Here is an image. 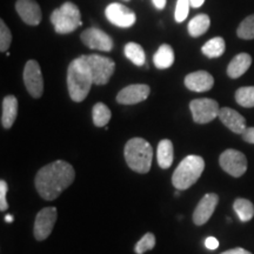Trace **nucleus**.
Segmentation results:
<instances>
[{
  "instance_id": "f257e3e1",
  "label": "nucleus",
  "mask_w": 254,
  "mask_h": 254,
  "mask_svg": "<svg viewBox=\"0 0 254 254\" xmlns=\"http://www.w3.org/2000/svg\"><path fill=\"white\" fill-rule=\"evenodd\" d=\"M75 172L72 165L64 160L53 161L38 171L36 189L44 200L52 201L74 182Z\"/></svg>"
},
{
  "instance_id": "f03ea898",
  "label": "nucleus",
  "mask_w": 254,
  "mask_h": 254,
  "mask_svg": "<svg viewBox=\"0 0 254 254\" xmlns=\"http://www.w3.org/2000/svg\"><path fill=\"white\" fill-rule=\"evenodd\" d=\"M93 84V77L85 56L72 60L67 68V88L71 99L75 103L86 99Z\"/></svg>"
},
{
  "instance_id": "7ed1b4c3",
  "label": "nucleus",
  "mask_w": 254,
  "mask_h": 254,
  "mask_svg": "<svg viewBox=\"0 0 254 254\" xmlns=\"http://www.w3.org/2000/svg\"><path fill=\"white\" fill-rule=\"evenodd\" d=\"M125 160L128 167L134 172L147 173L151 170L153 148L142 138H133L125 145Z\"/></svg>"
},
{
  "instance_id": "20e7f679",
  "label": "nucleus",
  "mask_w": 254,
  "mask_h": 254,
  "mask_svg": "<svg viewBox=\"0 0 254 254\" xmlns=\"http://www.w3.org/2000/svg\"><path fill=\"white\" fill-rule=\"evenodd\" d=\"M205 168L204 159L199 155H187L178 165L172 176V184L177 190H185L194 185Z\"/></svg>"
},
{
  "instance_id": "39448f33",
  "label": "nucleus",
  "mask_w": 254,
  "mask_h": 254,
  "mask_svg": "<svg viewBox=\"0 0 254 254\" xmlns=\"http://www.w3.org/2000/svg\"><path fill=\"white\" fill-rule=\"evenodd\" d=\"M51 23L59 34H67L81 26V13L77 5L66 1L51 14Z\"/></svg>"
},
{
  "instance_id": "423d86ee",
  "label": "nucleus",
  "mask_w": 254,
  "mask_h": 254,
  "mask_svg": "<svg viewBox=\"0 0 254 254\" xmlns=\"http://www.w3.org/2000/svg\"><path fill=\"white\" fill-rule=\"evenodd\" d=\"M85 58H86L88 66H90L94 84H107L110 81L111 77L113 75L114 69H116V64H114L113 60L99 55L85 56Z\"/></svg>"
},
{
  "instance_id": "0eeeda50",
  "label": "nucleus",
  "mask_w": 254,
  "mask_h": 254,
  "mask_svg": "<svg viewBox=\"0 0 254 254\" xmlns=\"http://www.w3.org/2000/svg\"><path fill=\"white\" fill-rule=\"evenodd\" d=\"M190 110L192 112L193 120L196 124H207L219 116L220 107L215 100L202 98V99H194L190 101Z\"/></svg>"
},
{
  "instance_id": "6e6552de",
  "label": "nucleus",
  "mask_w": 254,
  "mask_h": 254,
  "mask_svg": "<svg viewBox=\"0 0 254 254\" xmlns=\"http://www.w3.org/2000/svg\"><path fill=\"white\" fill-rule=\"evenodd\" d=\"M23 78L25 87L31 94V97L36 98V99L40 98L44 92V79L38 62L28 60L25 65Z\"/></svg>"
},
{
  "instance_id": "1a4fd4ad",
  "label": "nucleus",
  "mask_w": 254,
  "mask_h": 254,
  "mask_svg": "<svg viewBox=\"0 0 254 254\" xmlns=\"http://www.w3.org/2000/svg\"><path fill=\"white\" fill-rule=\"evenodd\" d=\"M219 164L225 172L234 178L244 176L247 170V159L245 154L237 150H226L219 158Z\"/></svg>"
},
{
  "instance_id": "9d476101",
  "label": "nucleus",
  "mask_w": 254,
  "mask_h": 254,
  "mask_svg": "<svg viewBox=\"0 0 254 254\" xmlns=\"http://www.w3.org/2000/svg\"><path fill=\"white\" fill-rule=\"evenodd\" d=\"M58 218L56 207H45L37 214L34 221V237L38 241L46 240L52 233L53 227Z\"/></svg>"
},
{
  "instance_id": "9b49d317",
  "label": "nucleus",
  "mask_w": 254,
  "mask_h": 254,
  "mask_svg": "<svg viewBox=\"0 0 254 254\" xmlns=\"http://www.w3.org/2000/svg\"><path fill=\"white\" fill-rule=\"evenodd\" d=\"M105 14L111 23L122 28L133 26L136 20V15L131 8L118 2H112L107 6L105 9Z\"/></svg>"
},
{
  "instance_id": "f8f14e48",
  "label": "nucleus",
  "mask_w": 254,
  "mask_h": 254,
  "mask_svg": "<svg viewBox=\"0 0 254 254\" xmlns=\"http://www.w3.org/2000/svg\"><path fill=\"white\" fill-rule=\"evenodd\" d=\"M81 41L92 50H99L103 52H110L113 49V40L109 34L100 28L91 27L81 33Z\"/></svg>"
},
{
  "instance_id": "ddd939ff",
  "label": "nucleus",
  "mask_w": 254,
  "mask_h": 254,
  "mask_svg": "<svg viewBox=\"0 0 254 254\" xmlns=\"http://www.w3.org/2000/svg\"><path fill=\"white\" fill-rule=\"evenodd\" d=\"M218 202L219 196L215 193H207L204 198L200 200L194 209V213H193L194 224L198 225V226L206 224L213 215Z\"/></svg>"
},
{
  "instance_id": "4468645a",
  "label": "nucleus",
  "mask_w": 254,
  "mask_h": 254,
  "mask_svg": "<svg viewBox=\"0 0 254 254\" xmlns=\"http://www.w3.org/2000/svg\"><path fill=\"white\" fill-rule=\"evenodd\" d=\"M150 86L145 84L129 85L117 95V101L122 105H134L146 100L150 95Z\"/></svg>"
},
{
  "instance_id": "2eb2a0df",
  "label": "nucleus",
  "mask_w": 254,
  "mask_h": 254,
  "mask_svg": "<svg viewBox=\"0 0 254 254\" xmlns=\"http://www.w3.org/2000/svg\"><path fill=\"white\" fill-rule=\"evenodd\" d=\"M15 9L21 20L31 26H37L41 21V8L36 0H17Z\"/></svg>"
},
{
  "instance_id": "dca6fc26",
  "label": "nucleus",
  "mask_w": 254,
  "mask_h": 254,
  "mask_svg": "<svg viewBox=\"0 0 254 254\" xmlns=\"http://www.w3.org/2000/svg\"><path fill=\"white\" fill-rule=\"evenodd\" d=\"M218 118L220 119V122L228 129L237 133V134H243L247 127L246 119L239 112H237L233 109H230V107H222V109H220Z\"/></svg>"
},
{
  "instance_id": "f3484780",
  "label": "nucleus",
  "mask_w": 254,
  "mask_h": 254,
  "mask_svg": "<svg viewBox=\"0 0 254 254\" xmlns=\"http://www.w3.org/2000/svg\"><path fill=\"white\" fill-rule=\"evenodd\" d=\"M214 78L206 71H196L186 75L185 86L194 92H207L213 87Z\"/></svg>"
},
{
  "instance_id": "a211bd4d",
  "label": "nucleus",
  "mask_w": 254,
  "mask_h": 254,
  "mask_svg": "<svg viewBox=\"0 0 254 254\" xmlns=\"http://www.w3.org/2000/svg\"><path fill=\"white\" fill-rule=\"evenodd\" d=\"M251 64H252V57L249 53H240L228 64L227 75L232 79L240 78L251 67Z\"/></svg>"
},
{
  "instance_id": "6ab92c4d",
  "label": "nucleus",
  "mask_w": 254,
  "mask_h": 254,
  "mask_svg": "<svg viewBox=\"0 0 254 254\" xmlns=\"http://www.w3.org/2000/svg\"><path fill=\"white\" fill-rule=\"evenodd\" d=\"M1 125L4 128H11L18 114V100L14 95H7L2 100Z\"/></svg>"
},
{
  "instance_id": "aec40b11",
  "label": "nucleus",
  "mask_w": 254,
  "mask_h": 254,
  "mask_svg": "<svg viewBox=\"0 0 254 254\" xmlns=\"http://www.w3.org/2000/svg\"><path fill=\"white\" fill-rule=\"evenodd\" d=\"M157 158L159 166L164 170H167L172 166L174 153H173V144L168 139H164L159 142L157 150Z\"/></svg>"
},
{
  "instance_id": "412c9836",
  "label": "nucleus",
  "mask_w": 254,
  "mask_h": 254,
  "mask_svg": "<svg viewBox=\"0 0 254 254\" xmlns=\"http://www.w3.org/2000/svg\"><path fill=\"white\" fill-rule=\"evenodd\" d=\"M153 63L155 67L159 69L170 68L174 64V51L167 44H164L159 47L153 57Z\"/></svg>"
},
{
  "instance_id": "4be33fe9",
  "label": "nucleus",
  "mask_w": 254,
  "mask_h": 254,
  "mask_svg": "<svg viewBox=\"0 0 254 254\" xmlns=\"http://www.w3.org/2000/svg\"><path fill=\"white\" fill-rule=\"evenodd\" d=\"M211 25V20L207 14H198L194 18L190 19L189 23V33L190 37L198 38L205 34Z\"/></svg>"
},
{
  "instance_id": "5701e85b",
  "label": "nucleus",
  "mask_w": 254,
  "mask_h": 254,
  "mask_svg": "<svg viewBox=\"0 0 254 254\" xmlns=\"http://www.w3.org/2000/svg\"><path fill=\"white\" fill-rule=\"evenodd\" d=\"M226 44H225L224 38L215 37L209 39L204 46L201 47V52L207 57V58H219L224 55Z\"/></svg>"
},
{
  "instance_id": "b1692460",
  "label": "nucleus",
  "mask_w": 254,
  "mask_h": 254,
  "mask_svg": "<svg viewBox=\"0 0 254 254\" xmlns=\"http://www.w3.org/2000/svg\"><path fill=\"white\" fill-rule=\"evenodd\" d=\"M233 208L240 221L247 222L254 217V205L250 200L239 198L234 201Z\"/></svg>"
},
{
  "instance_id": "393cba45",
  "label": "nucleus",
  "mask_w": 254,
  "mask_h": 254,
  "mask_svg": "<svg viewBox=\"0 0 254 254\" xmlns=\"http://www.w3.org/2000/svg\"><path fill=\"white\" fill-rule=\"evenodd\" d=\"M112 117L111 110L103 103H98L93 106L92 110V119L97 127H105L109 124Z\"/></svg>"
},
{
  "instance_id": "a878e982",
  "label": "nucleus",
  "mask_w": 254,
  "mask_h": 254,
  "mask_svg": "<svg viewBox=\"0 0 254 254\" xmlns=\"http://www.w3.org/2000/svg\"><path fill=\"white\" fill-rule=\"evenodd\" d=\"M125 56L127 59L136 66H144L146 63V55L142 47L136 43H128L125 46Z\"/></svg>"
},
{
  "instance_id": "bb28decb",
  "label": "nucleus",
  "mask_w": 254,
  "mask_h": 254,
  "mask_svg": "<svg viewBox=\"0 0 254 254\" xmlns=\"http://www.w3.org/2000/svg\"><path fill=\"white\" fill-rule=\"evenodd\" d=\"M236 101L246 109L254 107V86H245L237 90Z\"/></svg>"
},
{
  "instance_id": "cd10ccee",
  "label": "nucleus",
  "mask_w": 254,
  "mask_h": 254,
  "mask_svg": "<svg viewBox=\"0 0 254 254\" xmlns=\"http://www.w3.org/2000/svg\"><path fill=\"white\" fill-rule=\"evenodd\" d=\"M238 37L245 40L254 39V14H251L249 17L241 21L239 27L237 30Z\"/></svg>"
},
{
  "instance_id": "c85d7f7f",
  "label": "nucleus",
  "mask_w": 254,
  "mask_h": 254,
  "mask_svg": "<svg viewBox=\"0 0 254 254\" xmlns=\"http://www.w3.org/2000/svg\"><path fill=\"white\" fill-rule=\"evenodd\" d=\"M155 246V237L153 233H146L140 240L136 243L134 251L136 254H144L147 251L153 250Z\"/></svg>"
},
{
  "instance_id": "c756f323",
  "label": "nucleus",
  "mask_w": 254,
  "mask_h": 254,
  "mask_svg": "<svg viewBox=\"0 0 254 254\" xmlns=\"http://www.w3.org/2000/svg\"><path fill=\"white\" fill-rule=\"evenodd\" d=\"M12 43V33L4 20H0V51L7 52Z\"/></svg>"
},
{
  "instance_id": "7c9ffc66",
  "label": "nucleus",
  "mask_w": 254,
  "mask_h": 254,
  "mask_svg": "<svg viewBox=\"0 0 254 254\" xmlns=\"http://www.w3.org/2000/svg\"><path fill=\"white\" fill-rule=\"evenodd\" d=\"M190 0H178L176 13H174V18H176L177 23H183V21L187 18V15H189V12H190Z\"/></svg>"
},
{
  "instance_id": "2f4dec72",
  "label": "nucleus",
  "mask_w": 254,
  "mask_h": 254,
  "mask_svg": "<svg viewBox=\"0 0 254 254\" xmlns=\"http://www.w3.org/2000/svg\"><path fill=\"white\" fill-rule=\"evenodd\" d=\"M6 194H7V184L5 180H0V211L2 212L8 208Z\"/></svg>"
},
{
  "instance_id": "473e14b6",
  "label": "nucleus",
  "mask_w": 254,
  "mask_h": 254,
  "mask_svg": "<svg viewBox=\"0 0 254 254\" xmlns=\"http://www.w3.org/2000/svg\"><path fill=\"white\" fill-rule=\"evenodd\" d=\"M241 135H243V139L246 142L254 144V127H246V129Z\"/></svg>"
},
{
  "instance_id": "72a5a7b5",
  "label": "nucleus",
  "mask_w": 254,
  "mask_h": 254,
  "mask_svg": "<svg viewBox=\"0 0 254 254\" xmlns=\"http://www.w3.org/2000/svg\"><path fill=\"white\" fill-rule=\"evenodd\" d=\"M205 246H206V249L214 251L219 247V241H218L217 238L208 237V238H206V240H205Z\"/></svg>"
},
{
  "instance_id": "f704fd0d",
  "label": "nucleus",
  "mask_w": 254,
  "mask_h": 254,
  "mask_svg": "<svg viewBox=\"0 0 254 254\" xmlns=\"http://www.w3.org/2000/svg\"><path fill=\"white\" fill-rule=\"evenodd\" d=\"M221 254H252L249 251L241 249V247H237V249H233V250H228L226 252L221 253Z\"/></svg>"
},
{
  "instance_id": "c9c22d12",
  "label": "nucleus",
  "mask_w": 254,
  "mask_h": 254,
  "mask_svg": "<svg viewBox=\"0 0 254 254\" xmlns=\"http://www.w3.org/2000/svg\"><path fill=\"white\" fill-rule=\"evenodd\" d=\"M152 1L158 9H163L166 6V0H152Z\"/></svg>"
},
{
  "instance_id": "e433bc0d",
  "label": "nucleus",
  "mask_w": 254,
  "mask_h": 254,
  "mask_svg": "<svg viewBox=\"0 0 254 254\" xmlns=\"http://www.w3.org/2000/svg\"><path fill=\"white\" fill-rule=\"evenodd\" d=\"M190 6L198 8V7H200V6L204 5L205 0H190Z\"/></svg>"
},
{
  "instance_id": "4c0bfd02",
  "label": "nucleus",
  "mask_w": 254,
  "mask_h": 254,
  "mask_svg": "<svg viewBox=\"0 0 254 254\" xmlns=\"http://www.w3.org/2000/svg\"><path fill=\"white\" fill-rule=\"evenodd\" d=\"M5 221L8 222V224H9V222L13 221V217H12L11 214H7V215H6V217H5Z\"/></svg>"
}]
</instances>
